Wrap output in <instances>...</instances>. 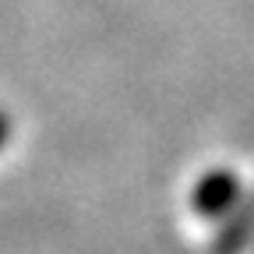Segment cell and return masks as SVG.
<instances>
[{
	"label": "cell",
	"instance_id": "cell-2",
	"mask_svg": "<svg viewBox=\"0 0 254 254\" xmlns=\"http://www.w3.org/2000/svg\"><path fill=\"white\" fill-rule=\"evenodd\" d=\"M4 134H7V120L0 117V141H4Z\"/></svg>",
	"mask_w": 254,
	"mask_h": 254
},
{
	"label": "cell",
	"instance_id": "cell-1",
	"mask_svg": "<svg viewBox=\"0 0 254 254\" xmlns=\"http://www.w3.org/2000/svg\"><path fill=\"white\" fill-rule=\"evenodd\" d=\"M237 177L219 170V173H208L198 187H194V208L201 215H222L233 201H237Z\"/></svg>",
	"mask_w": 254,
	"mask_h": 254
}]
</instances>
